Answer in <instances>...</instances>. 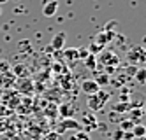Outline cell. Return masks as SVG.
<instances>
[{
	"instance_id": "cell-1",
	"label": "cell",
	"mask_w": 146,
	"mask_h": 140,
	"mask_svg": "<svg viewBox=\"0 0 146 140\" xmlns=\"http://www.w3.org/2000/svg\"><path fill=\"white\" fill-rule=\"evenodd\" d=\"M109 96H111V95H109L108 91H102V89H99L97 93H93V95H88L86 103H88V107H90V110H92V112L102 110L104 105L109 102Z\"/></svg>"
},
{
	"instance_id": "cell-2",
	"label": "cell",
	"mask_w": 146,
	"mask_h": 140,
	"mask_svg": "<svg viewBox=\"0 0 146 140\" xmlns=\"http://www.w3.org/2000/svg\"><path fill=\"white\" fill-rule=\"evenodd\" d=\"M129 60L132 63H137V65L143 67V63H144V49L141 46H135L129 51Z\"/></svg>"
},
{
	"instance_id": "cell-3",
	"label": "cell",
	"mask_w": 146,
	"mask_h": 140,
	"mask_svg": "<svg viewBox=\"0 0 146 140\" xmlns=\"http://www.w3.org/2000/svg\"><path fill=\"white\" fill-rule=\"evenodd\" d=\"M111 39H113V32L111 30H102V32H99V34L95 35V44L99 47H102V46H106Z\"/></svg>"
},
{
	"instance_id": "cell-4",
	"label": "cell",
	"mask_w": 146,
	"mask_h": 140,
	"mask_svg": "<svg viewBox=\"0 0 146 140\" xmlns=\"http://www.w3.org/2000/svg\"><path fill=\"white\" fill-rule=\"evenodd\" d=\"M56 11H58V2L56 0H49V2H46L42 5V14L46 18H53L56 14Z\"/></svg>"
},
{
	"instance_id": "cell-5",
	"label": "cell",
	"mask_w": 146,
	"mask_h": 140,
	"mask_svg": "<svg viewBox=\"0 0 146 140\" xmlns=\"http://www.w3.org/2000/svg\"><path fill=\"white\" fill-rule=\"evenodd\" d=\"M99 60L104 63V65H108V63H109V65H113V67H114V65H118V61H120L118 56L114 55V53H111V51H104L102 55L99 56Z\"/></svg>"
},
{
	"instance_id": "cell-6",
	"label": "cell",
	"mask_w": 146,
	"mask_h": 140,
	"mask_svg": "<svg viewBox=\"0 0 146 140\" xmlns=\"http://www.w3.org/2000/svg\"><path fill=\"white\" fill-rule=\"evenodd\" d=\"M65 39H67L65 32H60V34H56V35L53 37V40H51V47L56 49V51H60L62 47L65 46Z\"/></svg>"
},
{
	"instance_id": "cell-7",
	"label": "cell",
	"mask_w": 146,
	"mask_h": 140,
	"mask_svg": "<svg viewBox=\"0 0 146 140\" xmlns=\"http://www.w3.org/2000/svg\"><path fill=\"white\" fill-rule=\"evenodd\" d=\"M99 89H100V86L95 81H85L81 84V91L86 93V95H93V93H97Z\"/></svg>"
},
{
	"instance_id": "cell-8",
	"label": "cell",
	"mask_w": 146,
	"mask_h": 140,
	"mask_svg": "<svg viewBox=\"0 0 146 140\" xmlns=\"http://www.w3.org/2000/svg\"><path fill=\"white\" fill-rule=\"evenodd\" d=\"M132 135L137 137V138H144V135H146V128H144L143 124H134V128H132Z\"/></svg>"
},
{
	"instance_id": "cell-9",
	"label": "cell",
	"mask_w": 146,
	"mask_h": 140,
	"mask_svg": "<svg viewBox=\"0 0 146 140\" xmlns=\"http://www.w3.org/2000/svg\"><path fill=\"white\" fill-rule=\"evenodd\" d=\"M99 86H104V84H108L109 82V74H99L97 75V79H93Z\"/></svg>"
},
{
	"instance_id": "cell-10",
	"label": "cell",
	"mask_w": 146,
	"mask_h": 140,
	"mask_svg": "<svg viewBox=\"0 0 146 140\" xmlns=\"http://www.w3.org/2000/svg\"><path fill=\"white\" fill-rule=\"evenodd\" d=\"M69 140H90V135L85 133V131H78V133H74V135H70Z\"/></svg>"
},
{
	"instance_id": "cell-11",
	"label": "cell",
	"mask_w": 146,
	"mask_h": 140,
	"mask_svg": "<svg viewBox=\"0 0 146 140\" xmlns=\"http://www.w3.org/2000/svg\"><path fill=\"white\" fill-rule=\"evenodd\" d=\"M135 79H137V82L139 84H144V79H146V70L141 67L137 72H135Z\"/></svg>"
},
{
	"instance_id": "cell-12",
	"label": "cell",
	"mask_w": 146,
	"mask_h": 140,
	"mask_svg": "<svg viewBox=\"0 0 146 140\" xmlns=\"http://www.w3.org/2000/svg\"><path fill=\"white\" fill-rule=\"evenodd\" d=\"M88 56H90V49H86V47L78 49V58H81V60H86Z\"/></svg>"
},
{
	"instance_id": "cell-13",
	"label": "cell",
	"mask_w": 146,
	"mask_h": 140,
	"mask_svg": "<svg viewBox=\"0 0 146 140\" xmlns=\"http://www.w3.org/2000/svg\"><path fill=\"white\" fill-rule=\"evenodd\" d=\"M120 126H121V131H130L132 128H134V123L132 121H123Z\"/></svg>"
},
{
	"instance_id": "cell-14",
	"label": "cell",
	"mask_w": 146,
	"mask_h": 140,
	"mask_svg": "<svg viewBox=\"0 0 146 140\" xmlns=\"http://www.w3.org/2000/svg\"><path fill=\"white\" fill-rule=\"evenodd\" d=\"M65 55L69 60H78V49H69V51H65Z\"/></svg>"
},
{
	"instance_id": "cell-15",
	"label": "cell",
	"mask_w": 146,
	"mask_h": 140,
	"mask_svg": "<svg viewBox=\"0 0 146 140\" xmlns=\"http://www.w3.org/2000/svg\"><path fill=\"white\" fill-rule=\"evenodd\" d=\"M85 61H86V65H88V67H90L92 70L95 68V56H93V55H90V58H86Z\"/></svg>"
},
{
	"instance_id": "cell-16",
	"label": "cell",
	"mask_w": 146,
	"mask_h": 140,
	"mask_svg": "<svg viewBox=\"0 0 146 140\" xmlns=\"http://www.w3.org/2000/svg\"><path fill=\"white\" fill-rule=\"evenodd\" d=\"M132 117H134V119H141V117H143V110H134V114H132ZM134 119H132V123H134Z\"/></svg>"
},
{
	"instance_id": "cell-17",
	"label": "cell",
	"mask_w": 146,
	"mask_h": 140,
	"mask_svg": "<svg viewBox=\"0 0 146 140\" xmlns=\"http://www.w3.org/2000/svg\"><path fill=\"white\" fill-rule=\"evenodd\" d=\"M120 138H123V131H121V130L114 133V140H120Z\"/></svg>"
},
{
	"instance_id": "cell-18",
	"label": "cell",
	"mask_w": 146,
	"mask_h": 140,
	"mask_svg": "<svg viewBox=\"0 0 146 140\" xmlns=\"http://www.w3.org/2000/svg\"><path fill=\"white\" fill-rule=\"evenodd\" d=\"M9 2V0H0V4H7Z\"/></svg>"
},
{
	"instance_id": "cell-19",
	"label": "cell",
	"mask_w": 146,
	"mask_h": 140,
	"mask_svg": "<svg viewBox=\"0 0 146 140\" xmlns=\"http://www.w3.org/2000/svg\"><path fill=\"white\" fill-rule=\"evenodd\" d=\"M0 14H2V9H0Z\"/></svg>"
}]
</instances>
